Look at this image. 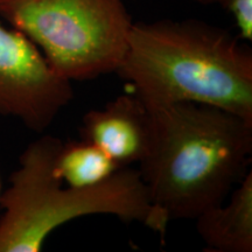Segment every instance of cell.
I'll list each match as a JSON object with an SVG mask.
<instances>
[{"label":"cell","instance_id":"cell-6","mask_svg":"<svg viewBox=\"0 0 252 252\" xmlns=\"http://www.w3.org/2000/svg\"><path fill=\"white\" fill-rule=\"evenodd\" d=\"M80 133L121 168L140 163L153 143L152 111L135 94H121L102 109L87 112Z\"/></svg>","mask_w":252,"mask_h":252},{"label":"cell","instance_id":"cell-3","mask_svg":"<svg viewBox=\"0 0 252 252\" xmlns=\"http://www.w3.org/2000/svg\"><path fill=\"white\" fill-rule=\"evenodd\" d=\"M62 143L42 135L21 153L0 196V252H39L54 230L89 215L138 222L165 238L169 219L152 202L139 169L124 167L91 187H64L55 168Z\"/></svg>","mask_w":252,"mask_h":252},{"label":"cell","instance_id":"cell-8","mask_svg":"<svg viewBox=\"0 0 252 252\" xmlns=\"http://www.w3.org/2000/svg\"><path fill=\"white\" fill-rule=\"evenodd\" d=\"M55 168L63 185L86 188L108 180L121 167L96 145L81 139L62 143Z\"/></svg>","mask_w":252,"mask_h":252},{"label":"cell","instance_id":"cell-9","mask_svg":"<svg viewBox=\"0 0 252 252\" xmlns=\"http://www.w3.org/2000/svg\"><path fill=\"white\" fill-rule=\"evenodd\" d=\"M201 5H216L234 18L238 37L245 42L252 41V0H194Z\"/></svg>","mask_w":252,"mask_h":252},{"label":"cell","instance_id":"cell-2","mask_svg":"<svg viewBox=\"0 0 252 252\" xmlns=\"http://www.w3.org/2000/svg\"><path fill=\"white\" fill-rule=\"evenodd\" d=\"M150 109L154 137L139 173L152 202L169 220L224 202L249 172L252 122L196 103Z\"/></svg>","mask_w":252,"mask_h":252},{"label":"cell","instance_id":"cell-10","mask_svg":"<svg viewBox=\"0 0 252 252\" xmlns=\"http://www.w3.org/2000/svg\"><path fill=\"white\" fill-rule=\"evenodd\" d=\"M0 196H1V182H0Z\"/></svg>","mask_w":252,"mask_h":252},{"label":"cell","instance_id":"cell-7","mask_svg":"<svg viewBox=\"0 0 252 252\" xmlns=\"http://www.w3.org/2000/svg\"><path fill=\"white\" fill-rule=\"evenodd\" d=\"M195 220L207 251L251 252L252 172H248L224 202L204 210Z\"/></svg>","mask_w":252,"mask_h":252},{"label":"cell","instance_id":"cell-5","mask_svg":"<svg viewBox=\"0 0 252 252\" xmlns=\"http://www.w3.org/2000/svg\"><path fill=\"white\" fill-rule=\"evenodd\" d=\"M72 98L71 81L50 67L26 34L0 20V116L41 133Z\"/></svg>","mask_w":252,"mask_h":252},{"label":"cell","instance_id":"cell-4","mask_svg":"<svg viewBox=\"0 0 252 252\" xmlns=\"http://www.w3.org/2000/svg\"><path fill=\"white\" fill-rule=\"evenodd\" d=\"M0 18L69 81L116 72L133 24L123 0H0Z\"/></svg>","mask_w":252,"mask_h":252},{"label":"cell","instance_id":"cell-1","mask_svg":"<svg viewBox=\"0 0 252 252\" xmlns=\"http://www.w3.org/2000/svg\"><path fill=\"white\" fill-rule=\"evenodd\" d=\"M116 74L150 108L196 103L252 122V52L195 19L133 23Z\"/></svg>","mask_w":252,"mask_h":252}]
</instances>
